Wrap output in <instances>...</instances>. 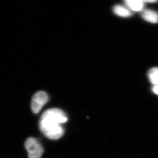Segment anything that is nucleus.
Here are the masks:
<instances>
[{
	"mask_svg": "<svg viewBox=\"0 0 158 158\" xmlns=\"http://www.w3.org/2000/svg\"><path fill=\"white\" fill-rule=\"evenodd\" d=\"M141 17L145 20L152 23H158V13L150 9H143L141 12Z\"/></svg>",
	"mask_w": 158,
	"mask_h": 158,
	"instance_id": "obj_4",
	"label": "nucleus"
},
{
	"mask_svg": "<svg viewBox=\"0 0 158 158\" xmlns=\"http://www.w3.org/2000/svg\"><path fill=\"white\" fill-rule=\"evenodd\" d=\"M153 91L156 94H158V85H156L152 88Z\"/></svg>",
	"mask_w": 158,
	"mask_h": 158,
	"instance_id": "obj_8",
	"label": "nucleus"
},
{
	"mask_svg": "<svg viewBox=\"0 0 158 158\" xmlns=\"http://www.w3.org/2000/svg\"><path fill=\"white\" fill-rule=\"evenodd\" d=\"M125 4L129 9L132 11H142L144 6V2L140 0H126Z\"/></svg>",
	"mask_w": 158,
	"mask_h": 158,
	"instance_id": "obj_5",
	"label": "nucleus"
},
{
	"mask_svg": "<svg viewBox=\"0 0 158 158\" xmlns=\"http://www.w3.org/2000/svg\"><path fill=\"white\" fill-rule=\"evenodd\" d=\"M113 11L115 14L120 17H128L132 14L129 9L120 5L114 6Z\"/></svg>",
	"mask_w": 158,
	"mask_h": 158,
	"instance_id": "obj_6",
	"label": "nucleus"
},
{
	"mask_svg": "<svg viewBox=\"0 0 158 158\" xmlns=\"http://www.w3.org/2000/svg\"><path fill=\"white\" fill-rule=\"evenodd\" d=\"M144 2H149V3H154V2H158L157 1H153V0H151V1H143Z\"/></svg>",
	"mask_w": 158,
	"mask_h": 158,
	"instance_id": "obj_9",
	"label": "nucleus"
},
{
	"mask_svg": "<svg viewBox=\"0 0 158 158\" xmlns=\"http://www.w3.org/2000/svg\"><path fill=\"white\" fill-rule=\"evenodd\" d=\"M148 77L151 83L155 85H158V67H154L150 69Z\"/></svg>",
	"mask_w": 158,
	"mask_h": 158,
	"instance_id": "obj_7",
	"label": "nucleus"
},
{
	"mask_svg": "<svg viewBox=\"0 0 158 158\" xmlns=\"http://www.w3.org/2000/svg\"><path fill=\"white\" fill-rule=\"evenodd\" d=\"M48 94L43 91L36 92L31 101V109L33 113L37 114L39 113L43 106L48 101Z\"/></svg>",
	"mask_w": 158,
	"mask_h": 158,
	"instance_id": "obj_3",
	"label": "nucleus"
},
{
	"mask_svg": "<svg viewBox=\"0 0 158 158\" xmlns=\"http://www.w3.org/2000/svg\"><path fill=\"white\" fill-rule=\"evenodd\" d=\"M68 120L62 110L54 108L49 109L42 114L39 126L43 134L51 140H57L64 135V130L61 124Z\"/></svg>",
	"mask_w": 158,
	"mask_h": 158,
	"instance_id": "obj_1",
	"label": "nucleus"
},
{
	"mask_svg": "<svg viewBox=\"0 0 158 158\" xmlns=\"http://www.w3.org/2000/svg\"><path fill=\"white\" fill-rule=\"evenodd\" d=\"M25 146L28 153L29 158H40L44 152L42 145L37 139L33 138H28Z\"/></svg>",
	"mask_w": 158,
	"mask_h": 158,
	"instance_id": "obj_2",
	"label": "nucleus"
}]
</instances>
